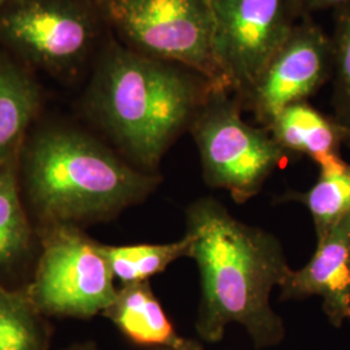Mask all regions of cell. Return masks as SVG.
Instances as JSON below:
<instances>
[{"instance_id":"1","label":"cell","mask_w":350,"mask_h":350,"mask_svg":"<svg viewBox=\"0 0 350 350\" xmlns=\"http://www.w3.org/2000/svg\"><path fill=\"white\" fill-rule=\"evenodd\" d=\"M187 234L201 278L196 332L218 342L227 325L237 323L253 345L265 349L286 335L283 319L273 310L270 295L286 279L288 267L280 243L271 234L245 225L212 198L195 201L187 211Z\"/></svg>"},{"instance_id":"2","label":"cell","mask_w":350,"mask_h":350,"mask_svg":"<svg viewBox=\"0 0 350 350\" xmlns=\"http://www.w3.org/2000/svg\"><path fill=\"white\" fill-rule=\"evenodd\" d=\"M214 90L219 88L185 65L111 44L95 69L86 107L129 161L150 173Z\"/></svg>"},{"instance_id":"3","label":"cell","mask_w":350,"mask_h":350,"mask_svg":"<svg viewBox=\"0 0 350 350\" xmlns=\"http://www.w3.org/2000/svg\"><path fill=\"white\" fill-rule=\"evenodd\" d=\"M21 172L27 202L44 227L112 218L146 199L157 183L98 139L60 126L24 143Z\"/></svg>"},{"instance_id":"4","label":"cell","mask_w":350,"mask_h":350,"mask_svg":"<svg viewBox=\"0 0 350 350\" xmlns=\"http://www.w3.org/2000/svg\"><path fill=\"white\" fill-rule=\"evenodd\" d=\"M189 127L206 183L226 189L237 202L256 196L287 154L267 129L241 118L238 104L225 90L213 91Z\"/></svg>"},{"instance_id":"5","label":"cell","mask_w":350,"mask_h":350,"mask_svg":"<svg viewBox=\"0 0 350 350\" xmlns=\"http://www.w3.org/2000/svg\"><path fill=\"white\" fill-rule=\"evenodd\" d=\"M114 276L99 243L77 226H49L42 232V253L26 293L44 317L88 319L116 300Z\"/></svg>"},{"instance_id":"6","label":"cell","mask_w":350,"mask_h":350,"mask_svg":"<svg viewBox=\"0 0 350 350\" xmlns=\"http://www.w3.org/2000/svg\"><path fill=\"white\" fill-rule=\"evenodd\" d=\"M104 10L130 49L185 65L227 91L214 60L208 0H117Z\"/></svg>"},{"instance_id":"7","label":"cell","mask_w":350,"mask_h":350,"mask_svg":"<svg viewBox=\"0 0 350 350\" xmlns=\"http://www.w3.org/2000/svg\"><path fill=\"white\" fill-rule=\"evenodd\" d=\"M213 53L227 91L247 96L284 44L296 0H208Z\"/></svg>"},{"instance_id":"8","label":"cell","mask_w":350,"mask_h":350,"mask_svg":"<svg viewBox=\"0 0 350 350\" xmlns=\"http://www.w3.org/2000/svg\"><path fill=\"white\" fill-rule=\"evenodd\" d=\"M95 36V17L79 0L0 3V42L52 73L77 69L86 59Z\"/></svg>"},{"instance_id":"9","label":"cell","mask_w":350,"mask_h":350,"mask_svg":"<svg viewBox=\"0 0 350 350\" xmlns=\"http://www.w3.org/2000/svg\"><path fill=\"white\" fill-rule=\"evenodd\" d=\"M332 72L331 38L305 23L292 29L245 99L267 127L284 108L313 95Z\"/></svg>"},{"instance_id":"10","label":"cell","mask_w":350,"mask_h":350,"mask_svg":"<svg viewBox=\"0 0 350 350\" xmlns=\"http://www.w3.org/2000/svg\"><path fill=\"white\" fill-rule=\"evenodd\" d=\"M283 300L319 296L329 322L350 321V214L318 240L312 260L301 270H289L280 286Z\"/></svg>"},{"instance_id":"11","label":"cell","mask_w":350,"mask_h":350,"mask_svg":"<svg viewBox=\"0 0 350 350\" xmlns=\"http://www.w3.org/2000/svg\"><path fill=\"white\" fill-rule=\"evenodd\" d=\"M129 341L139 347L202 350L200 342L180 336L147 282L124 286L103 313Z\"/></svg>"},{"instance_id":"12","label":"cell","mask_w":350,"mask_h":350,"mask_svg":"<svg viewBox=\"0 0 350 350\" xmlns=\"http://www.w3.org/2000/svg\"><path fill=\"white\" fill-rule=\"evenodd\" d=\"M266 129L283 150L305 153L317 163L340 154V144L348 140L336 121L304 101L284 108Z\"/></svg>"},{"instance_id":"13","label":"cell","mask_w":350,"mask_h":350,"mask_svg":"<svg viewBox=\"0 0 350 350\" xmlns=\"http://www.w3.org/2000/svg\"><path fill=\"white\" fill-rule=\"evenodd\" d=\"M39 103L40 92L31 75L18 64L0 57V163L23 150Z\"/></svg>"},{"instance_id":"14","label":"cell","mask_w":350,"mask_h":350,"mask_svg":"<svg viewBox=\"0 0 350 350\" xmlns=\"http://www.w3.org/2000/svg\"><path fill=\"white\" fill-rule=\"evenodd\" d=\"M21 150L0 163V271L11 270L33 245V228L20 192Z\"/></svg>"},{"instance_id":"15","label":"cell","mask_w":350,"mask_h":350,"mask_svg":"<svg viewBox=\"0 0 350 350\" xmlns=\"http://www.w3.org/2000/svg\"><path fill=\"white\" fill-rule=\"evenodd\" d=\"M318 166L317 183L300 199L312 214L317 239L321 240L350 214V165L335 154Z\"/></svg>"},{"instance_id":"16","label":"cell","mask_w":350,"mask_h":350,"mask_svg":"<svg viewBox=\"0 0 350 350\" xmlns=\"http://www.w3.org/2000/svg\"><path fill=\"white\" fill-rule=\"evenodd\" d=\"M192 240L186 232L180 240L167 244L105 245L99 243V250L111 267L114 279L124 286L147 282L150 276L166 270L178 258L189 257Z\"/></svg>"},{"instance_id":"17","label":"cell","mask_w":350,"mask_h":350,"mask_svg":"<svg viewBox=\"0 0 350 350\" xmlns=\"http://www.w3.org/2000/svg\"><path fill=\"white\" fill-rule=\"evenodd\" d=\"M51 327L26 292L0 284V350H49Z\"/></svg>"},{"instance_id":"18","label":"cell","mask_w":350,"mask_h":350,"mask_svg":"<svg viewBox=\"0 0 350 350\" xmlns=\"http://www.w3.org/2000/svg\"><path fill=\"white\" fill-rule=\"evenodd\" d=\"M334 36V72L336 75V122L350 140V1L335 8Z\"/></svg>"},{"instance_id":"19","label":"cell","mask_w":350,"mask_h":350,"mask_svg":"<svg viewBox=\"0 0 350 350\" xmlns=\"http://www.w3.org/2000/svg\"><path fill=\"white\" fill-rule=\"evenodd\" d=\"M350 0H296L299 13H313L328 8H336Z\"/></svg>"},{"instance_id":"20","label":"cell","mask_w":350,"mask_h":350,"mask_svg":"<svg viewBox=\"0 0 350 350\" xmlns=\"http://www.w3.org/2000/svg\"><path fill=\"white\" fill-rule=\"evenodd\" d=\"M63 350H98V347L92 341H81V342H75Z\"/></svg>"},{"instance_id":"21","label":"cell","mask_w":350,"mask_h":350,"mask_svg":"<svg viewBox=\"0 0 350 350\" xmlns=\"http://www.w3.org/2000/svg\"><path fill=\"white\" fill-rule=\"evenodd\" d=\"M92 1H95V3H98V4H100L101 7H108L109 4H112L114 1H117V0H92Z\"/></svg>"},{"instance_id":"22","label":"cell","mask_w":350,"mask_h":350,"mask_svg":"<svg viewBox=\"0 0 350 350\" xmlns=\"http://www.w3.org/2000/svg\"><path fill=\"white\" fill-rule=\"evenodd\" d=\"M163 350H173V349H163Z\"/></svg>"},{"instance_id":"23","label":"cell","mask_w":350,"mask_h":350,"mask_svg":"<svg viewBox=\"0 0 350 350\" xmlns=\"http://www.w3.org/2000/svg\"><path fill=\"white\" fill-rule=\"evenodd\" d=\"M1 1H3V0H0V3H1Z\"/></svg>"}]
</instances>
